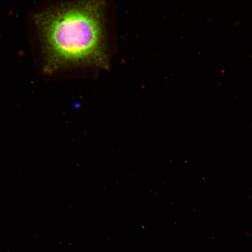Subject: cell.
<instances>
[{
    "mask_svg": "<svg viewBox=\"0 0 252 252\" xmlns=\"http://www.w3.org/2000/svg\"><path fill=\"white\" fill-rule=\"evenodd\" d=\"M104 7V0H80L34 16L47 73L77 65L108 67Z\"/></svg>",
    "mask_w": 252,
    "mask_h": 252,
    "instance_id": "1",
    "label": "cell"
}]
</instances>
